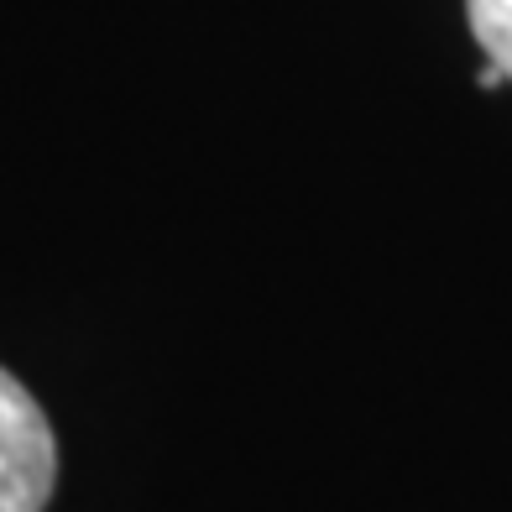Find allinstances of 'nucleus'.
Segmentation results:
<instances>
[{"mask_svg": "<svg viewBox=\"0 0 512 512\" xmlns=\"http://www.w3.org/2000/svg\"><path fill=\"white\" fill-rule=\"evenodd\" d=\"M58 486V439L48 413L0 366V512H42Z\"/></svg>", "mask_w": 512, "mask_h": 512, "instance_id": "1", "label": "nucleus"}, {"mask_svg": "<svg viewBox=\"0 0 512 512\" xmlns=\"http://www.w3.org/2000/svg\"><path fill=\"white\" fill-rule=\"evenodd\" d=\"M465 16H471V32L486 63L502 79H512V0H465Z\"/></svg>", "mask_w": 512, "mask_h": 512, "instance_id": "2", "label": "nucleus"}]
</instances>
